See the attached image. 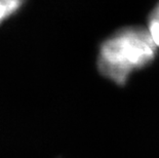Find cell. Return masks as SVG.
<instances>
[{"mask_svg":"<svg viewBox=\"0 0 159 158\" xmlns=\"http://www.w3.org/2000/svg\"><path fill=\"white\" fill-rule=\"evenodd\" d=\"M147 30L155 45L159 47V2L149 16Z\"/></svg>","mask_w":159,"mask_h":158,"instance_id":"3957f363","label":"cell"},{"mask_svg":"<svg viewBox=\"0 0 159 158\" xmlns=\"http://www.w3.org/2000/svg\"><path fill=\"white\" fill-rule=\"evenodd\" d=\"M24 2L25 0H0V24L18 12Z\"/></svg>","mask_w":159,"mask_h":158,"instance_id":"7a4b0ae2","label":"cell"},{"mask_svg":"<svg viewBox=\"0 0 159 158\" xmlns=\"http://www.w3.org/2000/svg\"><path fill=\"white\" fill-rule=\"evenodd\" d=\"M156 49L157 46L147 29L125 27L102 43L98 56V68L107 79L123 85L130 74L152 63Z\"/></svg>","mask_w":159,"mask_h":158,"instance_id":"6da1fadb","label":"cell"}]
</instances>
